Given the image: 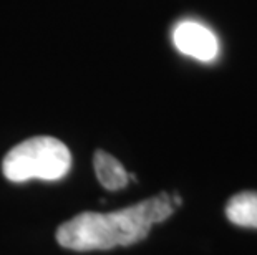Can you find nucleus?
<instances>
[{
	"label": "nucleus",
	"instance_id": "1",
	"mask_svg": "<svg viewBox=\"0 0 257 255\" xmlns=\"http://www.w3.org/2000/svg\"><path fill=\"white\" fill-rule=\"evenodd\" d=\"M171 194L161 192L116 212H81L57 230V240L70 250H106L143 240L151 227L173 215Z\"/></svg>",
	"mask_w": 257,
	"mask_h": 255
},
{
	"label": "nucleus",
	"instance_id": "2",
	"mask_svg": "<svg viewBox=\"0 0 257 255\" xmlns=\"http://www.w3.org/2000/svg\"><path fill=\"white\" fill-rule=\"evenodd\" d=\"M72 154L62 141L52 136H35L14 146L4 157V176L12 182L30 179L58 181L70 171Z\"/></svg>",
	"mask_w": 257,
	"mask_h": 255
},
{
	"label": "nucleus",
	"instance_id": "3",
	"mask_svg": "<svg viewBox=\"0 0 257 255\" xmlns=\"http://www.w3.org/2000/svg\"><path fill=\"white\" fill-rule=\"evenodd\" d=\"M173 43L183 55L199 62H211L217 57L219 45L216 35L196 22H183L173 32Z\"/></svg>",
	"mask_w": 257,
	"mask_h": 255
},
{
	"label": "nucleus",
	"instance_id": "4",
	"mask_svg": "<svg viewBox=\"0 0 257 255\" xmlns=\"http://www.w3.org/2000/svg\"><path fill=\"white\" fill-rule=\"evenodd\" d=\"M93 166H95L98 181L108 191L123 189L130 181L128 172L124 171L121 162L101 149H98L93 156Z\"/></svg>",
	"mask_w": 257,
	"mask_h": 255
},
{
	"label": "nucleus",
	"instance_id": "5",
	"mask_svg": "<svg viewBox=\"0 0 257 255\" xmlns=\"http://www.w3.org/2000/svg\"><path fill=\"white\" fill-rule=\"evenodd\" d=\"M226 217L234 225L257 229V192L244 191L232 196L226 204Z\"/></svg>",
	"mask_w": 257,
	"mask_h": 255
}]
</instances>
